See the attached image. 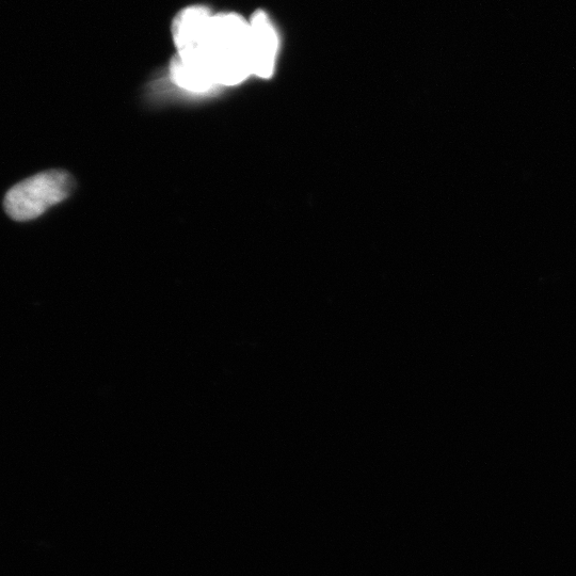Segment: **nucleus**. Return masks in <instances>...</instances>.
Listing matches in <instances>:
<instances>
[{"instance_id": "nucleus-1", "label": "nucleus", "mask_w": 576, "mask_h": 576, "mask_svg": "<svg viewBox=\"0 0 576 576\" xmlns=\"http://www.w3.org/2000/svg\"><path fill=\"white\" fill-rule=\"evenodd\" d=\"M74 187V179L67 171L38 173L7 192L4 202L6 213L15 221L34 220L68 199Z\"/></svg>"}, {"instance_id": "nucleus-3", "label": "nucleus", "mask_w": 576, "mask_h": 576, "mask_svg": "<svg viewBox=\"0 0 576 576\" xmlns=\"http://www.w3.org/2000/svg\"><path fill=\"white\" fill-rule=\"evenodd\" d=\"M213 13L203 6H190L176 15L172 26L176 51L183 52L195 48L201 42Z\"/></svg>"}, {"instance_id": "nucleus-2", "label": "nucleus", "mask_w": 576, "mask_h": 576, "mask_svg": "<svg viewBox=\"0 0 576 576\" xmlns=\"http://www.w3.org/2000/svg\"><path fill=\"white\" fill-rule=\"evenodd\" d=\"M253 75L270 78L275 72L279 52L277 29L263 10L256 11L249 20Z\"/></svg>"}]
</instances>
